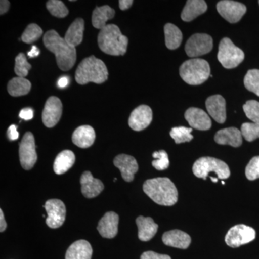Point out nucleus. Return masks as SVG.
<instances>
[{"mask_svg": "<svg viewBox=\"0 0 259 259\" xmlns=\"http://www.w3.org/2000/svg\"><path fill=\"white\" fill-rule=\"evenodd\" d=\"M44 44L48 50L54 53L59 69L69 71L76 61V48L66 42L56 30H49L44 36Z\"/></svg>", "mask_w": 259, "mask_h": 259, "instance_id": "nucleus-1", "label": "nucleus"}, {"mask_svg": "<svg viewBox=\"0 0 259 259\" xmlns=\"http://www.w3.org/2000/svg\"><path fill=\"white\" fill-rule=\"evenodd\" d=\"M144 191L159 205L173 206L178 201V191L168 178H155L145 182Z\"/></svg>", "mask_w": 259, "mask_h": 259, "instance_id": "nucleus-2", "label": "nucleus"}, {"mask_svg": "<svg viewBox=\"0 0 259 259\" xmlns=\"http://www.w3.org/2000/svg\"><path fill=\"white\" fill-rule=\"evenodd\" d=\"M75 79L81 85L90 82L102 83L108 79L106 65L95 56L83 59L76 71Z\"/></svg>", "mask_w": 259, "mask_h": 259, "instance_id": "nucleus-3", "label": "nucleus"}, {"mask_svg": "<svg viewBox=\"0 0 259 259\" xmlns=\"http://www.w3.org/2000/svg\"><path fill=\"white\" fill-rule=\"evenodd\" d=\"M127 37L122 35L118 26L113 24L107 25L99 33V47L109 55H124L127 51Z\"/></svg>", "mask_w": 259, "mask_h": 259, "instance_id": "nucleus-4", "label": "nucleus"}, {"mask_svg": "<svg viewBox=\"0 0 259 259\" xmlns=\"http://www.w3.org/2000/svg\"><path fill=\"white\" fill-rule=\"evenodd\" d=\"M180 74L182 79L188 84H202L210 76V66L204 59H192L182 64Z\"/></svg>", "mask_w": 259, "mask_h": 259, "instance_id": "nucleus-5", "label": "nucleus"}, {"mask_svg": "<svg viewBox=\"0 0 259 259\" xmlns=\"http://www.w3.org/2000/svg\"><path fill=\"white\" fill-rule=\"evenodd\" d=\"M192 170L196 177L204 180L211 172L215 173L220 180H226L231 175L229 167L224 161L212 157L199 158L194 163Z\"/></svg>", "mask_w": 259, "mask_h": 259, "instance_id": "nucleus-6", "label": "nucleus"}, {"mask_svg": "<svg viewBox=\"0 0 259 259\" xmlns=\"http://www.w3.org/2000/svg\"><path fill=\"white\" fill-rule=\"evenodd\" d=\"M244 52L234 45L231 39L224 37L219 44L218 59L223 67L231 69L237 67L244 60Z\"/></svg>", "mask_w": 259, "mask_h": 259, "instance_id": "nucleus-7", "label": "nucleus"}, {"mask_svg": "<svg viewBox=\"0 0 259 259\" xmlns=\"http://www.w3.org/2000/svg\"><path fill=\"white\" fill-rule=\"evenodd\" d=\"M213 40L210 35L205 33L194 34L187 40L185 51L191 58L198 57L208 54L212 51Z\"/></svg>", "mask_w": 259, "mask_h": 259, "instance_id": "nucleus-8", "label": "nucleus"}, {"mask_svg": "<svg viewBox=\"0 0 259 259\" xmlns=\"http://www.w3.org/2000/svg\"><path fill=\"white\" fill-rule=\"evenodd\" d=\"M20 161L24 169H31L36 163L37 156L35 150V139L32 133L24 135L19 148Z\"/></svg>", "mask_w": 259, "mask_h": 259, "instance_id": "nucleus-9", "label": "nucleus"}, {"mask_svg": "<svg viewBox=\"0 0 259 259\" xmlns=\"http://www.w3.org/2000/svg\"><path fill=\"white\" fill-rule=\"evenodd\" d=\"M255 238V231L253 228L245 225H237L233 227L226 234V244L231 248H238L253 241Z\"/></svg>", "mask_w": 259, "mask_h": 259, "instance_id": "nucleus-10", "label": "nucleus"}, {"mask_svg": "<svg viewBox=\"0 0 259 259\" xmlns=\"http://www.w3.org/2000/svg\"><path fill=\"white\" fill-rule=\"evenodd\" d=\"M217 10L219 14L231 23L239 22L247 11L245 5L236 1L223 0L217 4Z\"/></svg>", "mask_w": 259, "mask_h": 259, "instance_id": "nucleus-11", "label": "nucleus"}, {"mask_svg": "<svg viewBox=\"0 0 259 259\" xmlns=\"http://www.w3.org/2000/svg\"><path fill=\"white\" fill-rule=\"evenodd\" d=\"M44 208L47 212V224L49 228H58L64 224L66 210L62 201L49 199L46 202Z\"/></svg>", "mask_w": 259, "mask_h": 259, "instance_id": "nucleus-12", "label": "nucleus"}, {"mask_svg": "<svg viewBox=\"0 0 259 259\" xmlns=\"http://www.w3.org/2000/svg\"><path fill=\"white\" fill-rule=\"evenodd\" d=\"M62 109V103L58 97H49L42 110V120L44 125L47 127H54L60 120Z\"/></svg>", "mask_w": 259, "mask_h": 259, "instance_id": "nucleus-13", "label": "nucleus"}, {"mask_svg": "<svg viewBox=\"0 0 259 259\" xmlns=\"http://www.w3.org/2000/svg\"><path fill=\"white\" fill-rule=\"evenodd\" d=\"M153 119V112L147 105H141L135 109L129 117L130 127L134 131H141L149 126Z\"/></svg>", "mask_w": 259, "mask_h": 259, "instance_id": "nucleus-14", "label": "nucleus"}, {"mask_svg": "<svg viewBox=\"0 0 259 259\" xmlns=\"http://www.w3.org/2000/svg\"><path fill=\"white\" fill-rule=\"evenodd\" d=\"M185 117L192 128L207 131L212 127L211 119L202 109L190 107L186 111Z\"/></svg>", "mask_w": 259, "mask_h": 259, "instance_id": "nucleus-15", "label": "nucleus"}, {"mask_svg": "<svg viewBox=\"0 0 259 259\" xmlns=\"http://www.w3.org/2000/svg\"><path fill=\"white\" fill-rule=\"evenodd\" d=\"M114 165L120 169L122 179L127 182L134 180V175L139 170L136 158L129 155L120 154L114 159Z\"/></svg>", "mask_w": 259, "mask_h": 259, "instance_id": "nucleus-16", "label": "nucleus"}, {"mask_svg": "<svg viewBox=\"0 0 259 259\" xmlns=\"http://www.w3.org/2000/svg\"><path fill=\"white\" fill-rule=\"evenodd\" d=\"M206 108L209 115L218 123H224L226 120V102L224 97L216 95L206 100Z\"/></svg>", "mask_w": 259, "mask_h": 259, "instance_id": "nucleus-17", "label": "nucleus"}, {"mask_svg": "<svg viewBox=\"0 0 259 259\" xmlns=\"http://www.w3.org/2000/svg\"><path fill=\"white\" fill-rule=\"evenodd\" d=\"M118 214L114 212H108L100 220L97 230L103 238H113L118 232Z\"/></svg>", "mask_w": 259, "mask_h": 259, "instance_id": "nucleus-18", "label": "nucleus"}, {"mask_svg": "<svg viewBox=\"0 0 259 259\" xmlns=\"http://www.w3.org/2000/svg\"><path fill=\"white\" fill-rule=\"evenodd\" d=\"M81 192L87 198H94L101 193L104 190V185L101 181L94 178L90 171H85L80 180Z\"/></svg>", "mask_w": 259, "mask_h": 259, "instance_id": "nucleus-19", "label": "nucleus"}, {"mask_svg": "<svg viewBox=\"0 0 259 259\" xmlns=\"http://www.w3.org/2000/svg\"><path fill=\"white\" fill-rule=\"evenodd\" d=\"M241 131L236 127H228L220 130L214 136V141L218 144L229 145L233 147H239L242 145Z\"/></svg>", "mask_w": 259, "mask_h": 259, "instance_id": "nucleus-20", "label": "nucleus"}, {"mask_svg": "<svg viewBox=\"0 0 259 259\" xmlns=\"http://www.w3.org/2000/svg\"><path fill=\"white\" fill-rule=\"evenodd\" d=\"M165 245L174 248L187 249L190 246L191 238L188 234L180 230H173L166 232L162 237Z\"/></svg>", "mask_w": 259, "mask_h": 259, "instance_id": "nucleus-21", "label": "nucleus"}, {"mask_svg": "<svg viewBox=\"0 0 259 259\" xmlns=\"http://www.w3.org/2000/svg\"><path fill=\"white\" fill-rule=\"evenodd\" d=\"M95 130L90 125L80 126L72 135L73 143L78 147L87 148L93 146L95 141Z\"/></svg>", "mask_w": 259, "mask_h": 259, "instance_id": "nucleus-22", "label": "nucleus"}, {"mask_svg": "<svg viewBox=\"0 0 259 259\" xmlns=\"http://www.w3.org/2000/svg\"><path fill=\"white\" fill-rule=\"evenodd\" d=\"M93 248L88 241L79 240L70 245L66 253V259H91Z\"/></svg>", "mask_w": 259, "mask_h": 259, "instance_id": "nucleus-23", "label": "nucleus"}, {"mask_svg": "<svg viewBox=\"0 0 259 259\" xmlns=\"http://www.w3.org/2000/svg\"><path fill=\"white\" fill-rule=\"evenodd\" d=\"M207 10V3L203 0H189L182 10L181 18L184 21L190 22L203 14Z\"/></svg>", "mask_w": 259, "mask_h": 259, "instance_id": "nucleus-24", "label": "nucleus"}, {"mask_svg": "<svg viewBox=\"0 0 259 259\" xmlns=\"http://www.w3.org/2000/svg\"><path fill=\"white\" fill-rule=\"evenodd\" d=\"M139 228V238L141 241H149L157 233L158 226L151 218L139 216L136 219Z\"/></svg>", "mask_w": 259, "mask_h": 259, "instance_id": "nucleus-25", "label": "nucleus"}, {"mask_svg": "<svg viewBox=\"0 0 259 259\" xmlns=\"http://www.w3.org/2000/svg\"><path fill=\"white\" fill-rule=\"evenodd\" d=\"M84 21L82 18H77L70 25L64 39L70 45L76 48L83 40Z\"/></svg>", "mask_w": 259, "mask_h": 259, "instance_id": "nucleus-26", "label": "nucleus"}, {"mask_svg": "<svg viewBox=\"0 0 259 259\" xmlns=\"http://www.w3.org/2000/svg\"><path fill=\"white\" fill-rule=\"evenodd\" d=\"M115 11L108 5L97 7L94 10L92 22L95 28L100 30L107 26L106 23L110 19L115 17Z\"/></svg>", "mask_w": 259, "mask_h": 259, "instance_id": "nucleus-27", "label": "nucleus"}, {"mask_svg": "<svg viewBox=\"0 0 259 259\" xmlns=\"http://www.w3.org/2000/svg\"><path fill=\"white\" fill-rule=\"evenodd\" d=\"M74 153L69 150H65L58 155L54 161V170L56 175H63L69 171L74 164Z\"/></svg>", "mask_w": 259, "mask_h": 259, "instance_id": "nucleus-28", "label": "nucleus"}, {"mask_svg": "<svg viewBox=\"0 0 259 259\" xmlns=\"http://www.w3.org/2000/svg\"><path fill=\"white\" fill-rule=\"evenodd\" d=\"M165 42L170 50H175L180 47L182 41V32L176 25L167 23L164 26Z\"/></svg>", "mask_w": 259, "mask_h": 259, "instance_id": "nucleus-29", "label": "nucleus"}, {"mask_svg": "<svg viewBox=\"0 0 259 259\" xmlns=\"http://www.w3.org/2000/svg\"><path fill=\"white\" fill-rule=\"evenodd\" d=\"M31 83L25 78L15 77L8 84V91L13 97H20L27 95L30 91Z\"/></svg>", "mask_w": 259, "mask_h": 259, "instance_id": "nucleus-30", "label": "nucleus"}, {"mask_svg": "<svg viewBox=\"0 0 259 259\" xmlns=\"http://www.w3.org/2000/svg\"><path fill=\"white\" fill-rule=\"evenodd\" d=\"M192 132V127L180 126V127H173L170 131V136L175 140L177 144H183V143L190 142L193 139Z\"/></svg>", "mask_w": 259, "mask_h": 259, "instance_id": "nucleus-31", "label": "nucleus"}, {"mask_svg": "<svg viewBox=\"0 0 259 259\" xmlns=\"http://www.w3.org/2000/svg\"><path fill=\"white\" fill-rule=\"evenodd\" d=\"M244 85L248 91L259 97V70L251 69L247 72L244 78Z\"/></svg>", "mask_w": 259, "mask_h": 259, "instance_id": "nucleus-32", "label": "nucleus"}, {"mask_svg": "<svg viewBox=\"0 0 259 259\" xmlns=\"http://www.w3.org/2000/svg\"><path fill=\"white\" fill-rule=\"evenodd\" d=\"M42 35V29L36 24L32 23L25 29L22 35L21 40L25 44H32L37 41Z\"/></svg>", "mask_w": 259, "mask_h": 259, "instance_id": "nucleus-33", "label": "nucleus"}, {"mask_svg": "<svg viewBox=\"0 0 259 259\" xmlns=\"http://www.w3.org/2000/svg\"><path fill=\"white\" fill-rule=\"evenodd\" d=\"M31 68L32 66L28 62L25 54L20 53L17 56L15 59V72L18 77H26L29 70Z\"/></svg>", "mask_w": 259, "mask_h": 259, "instance_id": "nucleus-34", "label": "nucleus"}, {"mask_svg": "<svg viewBox=\"0 0 259 259\" xmlns=\"http://www.w3.org/2000/svg\"><path fill=\"white\" fill-rule=\"evenodd\" d=\"M48 10L51 14L56 18H63L69 14V10L65 6L64 3L59 0H50L47 3Z\"/></svg>", "mask_w": 259, "mask_h": 259, "instance_id": "nucleus-35", "label": "nucleus"}, {"mask_svg": "<svg viewBox=\"0 0 259 259\" xmlns=\"http://www.w3.org/2000/svg\"><path fill=\"white\" fill-rule=\"evenodd\" d=\"M242 136L248 142L259 139V125L254 122H245L241 126Z\"/></svg>", "mask_w": 259, "mask_h": 259, "instance_id": "nucleus-36", "label": "nucleus"}, {"mask_svg": "<svg viewBox=\"0 0 259 259\" xmlns=\"http://www.w3.org/2000/svg\"><path fill=\"white\" fill-rule=\"evenodd\" d=\"M243 108L247 117L259 125V102L255 100H249L243 105Z\"/></svg>", "mask_w": 259, "mask_h": 259, "instance_id": "nucleus-37", "label": "nucleus"}, {"mask_svg": "<svg viewBox=\"0 0 259 259\" xmlns=\"http://www.w3.org/2000/svg\"><path fill=\"white\" fill-rule=\"evenodd\" d=\"M153 157L156 158V160L153 161L152 165L158 171H163L166 169L169 166V159H168V154L166 151L161 150V151H156L153 153Z\"/></svg>", "mask_w": 259, "mask_h": 259, "instance_id": "nucleus-38", "label": "nucleus"}, {"mask_svg": "<svg viewBox=\"0 0 259 259\" xmlns=\"http://www.w3.org/2000/svg\"><path fill=\"white\" fill-rule=\"evenodd\" d=\"M245 176L250 181L259 179V156L251 158L245 168Z\"/></svg>", "mask_w": 259, "mask_h": 259, "instance_id": "nucleus-39", "label": "nucleus"}, {"mask_svg": "<svg viewBox=\"0 0 259 259\" xmlns=\"http://www.w3.org/2000/svg\"><path fill=\"white\" fill-rule=\"evenodd\" d=\"M141 259H171V258L168 255L159 254L153 251H146L141 255Z\"/></svg>", "mask_w": 259, "mask_h": 259, "instance_id": "nucleus-40", "label": "nucleus"}, {"mask_svg": "<svg viewBox=\"0 0 259 259\" xmlns=\"http://www.w3.org/2000/svg\"><path fill=\"white\" fill-rule=\"evenodd\" d=\"M20 118L25 120H30L33 117V110L31 108L23 109L20 112Z\"/></svg>", "mask_w": 259, "mask_h": 259, "instance_id": "nucleus-41", "label": "nucleus"}, {"mask_svg": "<svg viewBox=\"0 0 259 259\" xmlns=\"http://www.w3.org/2000/svg\"><path fill=\"white\" fill-rule=\"evenodd\" d=\"M8 137L10 141H15L19 138V134L17 131V126L15 125H10L8 130Z\"/></svg>", "mask_w": 259, "mask_h": 259, "instance_id": "nucleus-42", "label": "nucleus"}, {"mask_svg": "<svg viewBox=\"0 0 259 259\" xmlns=\"http://www.w3.org/2000/svg\"><path fill=\"white\" fill-rule=\"evenodd\" d=\"M10 2L7 0H2L0 2V14L3 15L9 10Z\"/></svg>", "mask_w": 259, "mask_h": 259, "instance_id": "nucleus-43", "label": "nucleus"}, {"mask_svg": "<svg viewBox=\"0 0 259 259\" xmlns=\"http://www.w3.org/2000/svg\"><path fill=\"white\" fill-rule=\"evenodd\" d=\"M133 3H134V1L132 0H120L119 6H120V10H126L132 6Z\"/></svg>", "mask_w": 259, "mask_h": 259, "instance_id": "nucleus-44", "label": "nucleus"}, {"mask_svg": "<svg viewBox=\"0 0 259 259\" xmlns=\"http://www.w3.org/2000/svg\"><path fill=\"white\" fill-rule=\"evenodd\" d=\"M6 228L7 223L5 220L4 214H3V211L0 209V231H5Z\"/></svg>", "mask_w": 259, "mask_h": 259, "instance_id": "nucleus-45", "label": "nucleus"}, {"mask_svg": "<svg viewBox=\"0 0 259 259\" xmlns=\"http://www.w3.org/2000/svg\"><path fill=\"white\" fill-rule=\"evenodd\" d=\"M69 78L64 76V77L60 78L58 81V86L61 88H64L69 84Z\"/></svg>", "mask_w": 259, "mask_h": 259, "instance_id": "nucleus-46", "label": "nucleus"}, {"mask_svg": "<svg viewBox=\"0 0 259 259\" xmlns=\"http://www.w3.org/2000/svg\"><path fill=\"white\" fill-rule=\"evenodd\" d=\"M39 54H40V50H39L38 48L33 46L32 47L31 51H29L28 53V55L30 58H34L38 56Z\"/></svg>", "mask_w": 259, "mask_h": 259, "instance_id": "nucleus-47", "label": "nucleus"}, {"mask_svg": "<svg viewBox=\"0 0 259 259\" xmlns=\"http://www.w3.org/2000/svg\"><path fill=\"white\" fill-rule=\"evenodd\" d=\"M211 180L212 181V182H214V183H216V182H218V178H214V177H210Z\"/></svg>", "mask_w": 259, "mask_h": 259, "instance_id": "nucleus-48", "label": "nucleus"}, {"mask_svg": "<svg viewBox=\"0 0 259 259\" xmlns=\"http://www.w3.org/2000/svg\"><path fill=\"white\" fill-rule=\"evenodd\" d=\"M222 185H225V182H223V181H222Z\"/></svg>", "mask_w": 259, "mask_h": 259, "instance_id": "nucleus-49", "label": "nucleus"}, {"mask_svg": "<svg viewBox=\"0 0 259 259\" xmlns=\"http://www.w3.org/2000/svg\"><path fill=\"white\" fill-rule=\"evenodd\" d=\"M258 4H259V1H258Z\"/></svg>", "mask_w": 259, "mask_h": 259, "instance_id": "nucleus-50", "label": "nucleus"}]
</instances>
